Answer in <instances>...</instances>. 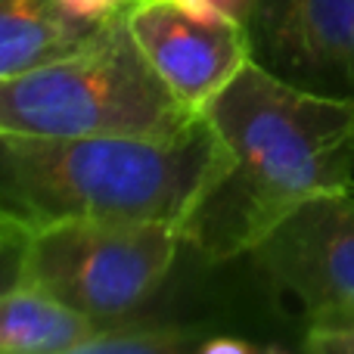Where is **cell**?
<instances>
[{"instance_id":"30bf717a","label":"cell","mask_w":354,"mask_h":354,"mask_svg":"<svg viewBox=\"0 0 354 354\" xmlns=\"http://www.w3.org/2000/svg\"><path fill=\"white\" fill-rule=\"evenodd\" d=\"M202 339L196 326L177 324H143V320H118L100 326L78 348V354H180L199 351Z\"/></svg>"},{"instance_id":"6da1fadb","label":"cell","mask_w":354,"mask_h":354,"mask_svg":"<svg viewBox=\"0 0 354 354\" xmlns=\"http://www.w3.org/2000/svg\"><path fill=\"white\" fill-rule=\"evenodd\" d=\"M202 118L221 162L180 239L208 261L249 255L305 199L354 189V100L295 87L249 59Z\"/></svg>"},{"instance_id":"ba28073f","label":"cell","mask_w":354,"mask_h":354,"mask_svg":"<svg viewBox=\"0 0 354 354\" xmlns=\"http://www.w3.org/2000/svg\"><path fill=\"white\" fill-rule=\"evenodd\" d=\"M97 25L59 0H0V81L72 53Z\"/></svg>"},{"instance_id":"8992f818","label":"cell","mask_w":354,"mask_h":354,"mask_svg":"<svg viewBox=\"0 0 354 354\" xmlns=\"http://www.w3.org/2000/svg\"><path fill=\"white\" fill-rule=\"evenodd\" d=\"M252 59L295 87L354 100V0H252Z\"/></svg>"},{"instance_id":"5b68a950","label":"cell","mask_w":354,"mask_h":354,"mask_svg":"<svg viewBox=\"0 0 354 354\" xmlns=\"http://www.w3.org/2000/svg\"><path fill=\"white\" fill-rule=\"evenodd\" d=\"M249 258L277 295L299 305L301 320L326 308H354V189L295 205Z\"/></svg>"},{"instance_id":"5bb4252c","label":"cell","mask_w":354,"mask_h":354,"mask_svg":"<svg viewBox=\"0 0 354 354\" xmlns=\"http://www.w3.org/2000/svg\"><path fill=\"white\" fill-rule=\"evenodd\" d=\"M202 354H258V351H274V345H255L249 339H239V336H212L199 345Z\"/></svg>"},{"instance_id":"7a4b0ae2","label":"cell","mask_w":354,"mask_h":354,"mask_svg":"<svg viewBox=\"0 0 354 354\" xmlns=\"http://www.w3.org/2000/svg\"><path fill=\"white\" fill-rule=\"evenodd\" d=\"M218 162L205 118L171 140L0 131V224L22 236L68 221H156L180 233Z\"/></svg>"},{"instance_id":"4fadbf2b","label":"cell","mask_w":354,"mask_h":354,"mask_svg":"<svg viewBox=\"0 0 354 354\" xmlns=\"http://www.w3.org/2000/svg\"><path fill=\"white\" fill-rule=\"evenodd\" d=\"M66 10H72L75 16L87 19V22H103L106 16L124 10L131 0H59Z\"/></svg>"},{"instance_id":"9a60e30c","label":"cell","mask_w":354,"mask_h":354,"mask_svg":"<svg viewBox=\"0 0 354 354\" xmlns=\"http://www.w3.org/2000/svg\"><path fill=\"white\" fill-rule=\"evenodd\" d=\"M180 3L193 6V10H202V12H212V16H230L245 25L252 0H180Z\"/></svg>"},{"instance_id":"52a82bcc","label":"cell","mask_w":354,"mask_h":354,"mask_svg":"<svg viewBox=\"0 0 354 354\" xmlns=\"http://www.w3.org/2000/svg\"><path fill=\"white\" fill-rule=\"evenodd\" d=\"M128 25L162 81L199 115L252 59L243 22L193 10L180 0H131Z\"/></svg>"},{"instance_id":"8fae6325","label":"cell","mask_w":354,"mask_h":354,"mask_svg":"<svg viewBox=\"0 0 354 354\" xmlns=\"http://www.w3.org/2000/svg\"><path fill=\"white\" fill-rule=\"evenodd\" d=\"M301 348L314 354H354V308H326L305 317Z\"/></svg>"},{"instance_id":"9c48e42d","label":"cell","mask_w":354,"mask_h":354,"mask_svg":"<svg viewBox=\"0 0 354 354\" xmlns=\"http://www.w3.org/2000/svg\"><path fill=\"white\" fill-rule=\"evenodd\" d=\"M97 324L28 283L0 292V354H78Z\"/></svg>"},{"instance_id":"3957f363","label":"cell","mask_w":354,"mask_h":354,"mask_svg":"<svg viewBox=\"0 0 354 354\" xmlns=\"http://www.w3.org/2000/svg\"><path fill=\"white\" fill-rule=\"evenodd\" d=\"M128 6L72 53L0 81V131L171 140L199 128L202 115L177 100L140 50Z\"/></svg>"},{"instance_id":"7c38bea8","label":"cell","mask_w":354,"mask_h":354,"mask_svg":"<svg viewBox=\"0 0 354 354\" xmlns=\"http://www.w3.org/2000/svg\"><path fill=\"white\" fill-rule=\"evenodd\" d=\"M25 239L22 233L10 230L0 224V292L16 286L22 277V255H25Z\"/></svg>"},{"instance_id":"277c9868","label":"cell","mask_w":354,"mask_h":354,"mask_svg":"<svg viewBox=\"0 0 354 354\" xmlns=\"http://www.w3.org/2000/svg\"><path fill=\"white\" fill-rule=\"evenodd\" d=\"M180 233L156 221H68L25 239L22 277L100 326L128 320L174 268Z\"/></svg>"}]
</instances>
